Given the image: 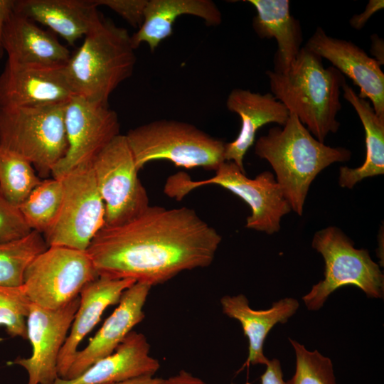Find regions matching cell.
<instances>
[{"label":"cell","instance_id":"1","mask_svg":"<svg viewBox=\"0 0 384 384\" xmlns=\"http://www.w3.org/2000/svg\"><path fill=\"white\" fill-rule=\"evenodd\" d=\"M221 240L191 208L149 206L124 223L104 226L86 251L98 276L152 287L209 266Z\"/></svg>","mask_w":384,"mask_h":384},{"label":"cell","instance_id":"2","mask_svg":"<svg viewBox=\"0 0 384 384\" xmlns=\"http://www.w3.org/2000/svg\"><path fill=\"white\" fill-rule=\"evenodd\" d=\"M272 95L281 102L319 142L335 133L340 122V94L346 83L333 66L324 68L322 58L302 47L287 69L267 70Z\"/></svg>","mask_w":384,"mask_h":384},{"label":"cell","instance_id":"3","mask_svg":"<svg viewBox=\"0 0 384 384\" xmlns=\"http://www.w3.org/2000/svg\"><path fill=\"white\" fill-rule=\"evenodd\" d=\"M255 152L270 164L292 210L299 215L315 177L331 164L348 161L351 156L347 149L318 141L292 112L283 128H271L256 141Z\"/></svg>","mask_w":384,"mask_h":384},{"label":"cell","instance_id":"4","mask_svg":"<svg viewBox=\"0 0 384 384\" xmlns=\"http://www.w3.org/2000/svg\"><path fill=\"white\" fill-rule=\"evenodd\" d=\"M134 50L128 31L102 16L63 66L73 96L107 105L112 92L132 75Z\"/></svg>","mask_w":384,"mask_h":384},{"label":"cell","instance_id":"5","mask_svg":"<svg viewBox=\"0 0 384 384\" xmlns=\"http://www.w3.org/2000/svg\"><path fill=\"white\" fill-rule=\"evenodd\" d=\"M124 135L138 171L160 159L188 169L202 167L210 171H215L225 161V143L188 122L156 120Z\"/></svg>","mask_w":384,"mask_h":384},{"label":"cell","instance_id":"6","mask_svg":"<svg viewBox=\"0 0 384 384\" xmlns=\"http://www.w3.org/2000/svg\"><path fill=\"white\" fill-rule=\"evenodd\" d=\"M66 103L0 109V144L28 161L38 176L51 174L67 151Z\"/></svg>","mask_w":384,"mask_h":384},{"label":"cell","instance_id":"7","mask_svg":"<svg viewBox=\"0 0 384 384\" xmlns=\"http://www.w3.org/2000/svg\"><path fill=\"white\" fill-rule=\"evenodd\" d=\"M215 171V176L201 181H193L184 172H178L167 179L164 193L180 201L197 188L218 185L249 205L251 215L247 218L246 228L270 235L279 230L282 217L292 208L272 173L264 171L255 178H249L234 162L229 161L223 162Z\"/></svg>","mask_w":384,"mask_h":384},{"label":"cell","instance_id":"8","mask_svg":"<svg viewBox=\"0 0 384 384\" xmlns=\"http://www.w3.org/2000/svg\"><path fill=\"white\" fill-rule=\"evenodd\" d=\"M312 247L324 260V277L302 297L309 310L321 309L329 296L338 288L353 285L368 297L383 298L384 276L367 250L356 249L338 228L329 226L317 231Z\"/></svg>","mask_w":384,"mask_h":384},{"label":"cell","instance_id":"9","mask_svg":"<svg viewBox=\"0 0 384 384\" xmlns=\"http://www.w3.org/2000/svg\"><path fill=\"white\" fill-rule=\"evenodd\" d=\"M98 277L87 251L50 246L28 265L22 286L32 304L57 309Z\"/></svg>","mask_w":384,"mask_h":384},{"label":"cell","instance_id":"10","mask_svg":"<svg viewBox=\"0 0 384 384\" xmlns=\"http://www.w3.org/2000/svg\"><path fill=\"white\" fill-rule=\"evenodd\" d=\"M92 168L105 205V226L124 223L149 206L124 134L117 136L100 151Z\"/></svg>","mask_w":384,"mask_h":384},{"label":"cell","instance_id":"11","mask_svg":"<svg viewBox=\"0 0 384 384\" xmlns=\"http://www.w3.org/2000/svg\"><path fill=\"white\" fill-rule=\"evenodd\" d=\"M63 199L52 227L43 235L50 246L86 251L105 226V209L92 164L75 168L61 178Z\"/></svg>","mask_w":384,"mask_h":384},{"label":"cell","instance_id":"12","mask_svg":"<svg viewBox=\"0 0 384 384\" xmlns=\"http://www.w3.org/2000/svg\"><path fill=\"white\" fill-rule=\"evenodd\" d=\"M68 149L53 168V178H61L77 167L92 164L100 151L119 133L117 112L107 105L73 96L65 107Z\"/></svg>","mask_w":384,"mask_h":384},{"label":"cell","instance_id":"13","mask_svg":"<svg viewBox=\"0 0 384 384\" xmlns=\"http://www.w3.org/2000/svg\"><path fill=\"white\" fill-rule=\"evenodd\" d=\"M80 303L79 295L57 309L31 304L27 317V336L32 346L28 358L11 363L28 373V384H53L58 376V360Z\"/></svg>","mask_w":384,"mask_h":384},{"label":"cell","instance_id":"14","mask_svg":"<svg viewBox=\"0 0 384 384\" xmlns=\"http://www.w3.org/2000/svg\"><path fill=\"white\" fill-rule=\"evenodd\" d=\"M63 66L6 60L0 74V109L68 102L73 95L65 78Z\"/></svg>","mask_w":384,"mask_h":384},{"label":"cell","instance_id":"15","mask_svg":"<svg viewBox=\"0 0 384 384\" xmlns=\"http://www.w3.org/2000/svg\"><path fill=\"white\" fill-rule=\"evenodd\" d=\"M305 47L352 80L358 95L368 98L378 117L384 119V73L380 65L351 41L329 36L318 27Z\"/></svg>","mask_w":384,"mask_h":384},{"label":"cell","instance_id":"16","mask_svg":"<svg viewBox=\"0 0 384 384\" xmlns=\"http://www.w3.org/2000/svg\"><path fill=\"white\" fill-rule=\"evenodd\" d=\"M151 286L135 282L124 290L117 306L88 344L78 351L64 379L80 375L97 361L112 354L133 328L144 318V306Z\"/></svg>","mask_w":384,"mask_h":384},{"label":"cell","instance_id":"17","mask_svg":"<svg viewBox=\"0 0 384 384\" xmlns=\"http://www.w3.org/2000/svg\"><path fill=\"white\" fill-rule=\"evenodd\" d=\"M135 282L132 279H112L99 276L82 288L79 293V306L70 331L58 356L59 378H65L78 351L79 344L99 322L104 311L111 305L117 304L123 292Z\"/></svg>","mask_w":384,"mask_h":384},{"label":"cell","instance_id":"18","mask_svg":"<svg viewBox=\"0 0 384 384\" xmlns=\"http://www.w3.org/2000/svg\"><path fill=\"white\" fill-rule=\"evenodd\" d=\"M226 107L240 116L241 129L234 141L225 144V161L234 162L245 173L244 157L253 145L257 130L272 122L284 126L289 112L272 93L260 94L241 88H235L230 92Z\"/></svg>","mask_w":384,"mask_h":384},{"label":"cell","instance_id":"19","mask_svg":"<svg viewBox=\"0 0 384 384\" xmlns=\"http://www.w3.org/2000/svg\"><path fill=\"white\" fill-rule=\"evenodd\" d=\"M146 336L132 331L115 351L97 361L77 378H58L53 384H110L154 375L159 370L158 360L149 354Z\"/></svg>","mask_w":384,"mask_h":384},{"label":"cell","instance_id":"20","mask_svg":"<svg viewBox=\"0 0 384 384\" xmlns=\"http://www.w3.org/2000/svg\"><path fill=\"white\" fill-rule=\"evenodd\" d=\"M93 0H15L14 11L48 26L73 46L102 18Z\"/></svg>","mask_w":384,"mask_h":384},{"label":"cell","instance_id":"21","mask_svg":"<svg viewBox=\"0 0 384 384\" xmlns=\"http://www.w3.org/2000/svg\"><path fill=\"white\" fill-rule=\"evenodd\" d=\"M3 48L8 61L20 64L63 66L71 55L53 33L14 11L4 28Z\"/></svg>","mask_w":384,"mask_h":384},{"label":"cell","instance_id":"22","mask_svg":"<svg viewBox=\"0 0 384 384\" xmlns=\"http://www.w3.org/2000/svg\"><path fill=\"white\" fill-rule=\"evenodd\" d=\"M223 312L238 320L248 338V356L241 370L250 365H267L269 359L264 355L263 346L270 331L278 323L284 324L299 308L293 298H284L274 302L265 310H254L244 294L225 295L220 299Z\"/></svg>","mask_w":384,"mask_h":384},{"label":"cell","instance_id":"23","mask_svg":"<svg viewBox=\"0 0 384 384\" xmlns=\"http://www.w3.org/2000/svg\"><path fill=\"white\" fill-rule=\"evenodd\" d=\"M183 15H191L203 19L208 26H219L222 14L210 0H148L144 21L138 31L131 36L133 48L141 43L148 44L153 52L160 43L173 33L176 19Z\"/></svg>","mask_w":384,"mask_h":384},{"label":"cell","instance_id":"24","mask_svg":"<svg viewBox=\"0 0 384 384\" xmlns=\"http://www.w3.org/2000/svg\"><path fill=\"white\" fill-rule=\"evenodd\" d=\"M257 11L252 26L261 38H275L277 51L274 71L288 68L301 50L302 31L299 21L290 13L288 0H248Z\"/></svg>","mask_w":384,"mask_h":384},{"label":"cell","instance_id":"25","mask_svg":"<svg viewBox=\"0 0 384 384\" xmlns=\"http://www.w3.org/2000/svg\"><path fill=\"white\" fill-rule=\"evenodd\" d=\"M343 97L355 109L365 130L366 156L363 164L355 169L341 166L339 169V185L352 188L363 178L384 174V119L378 117L372 105L346 83Z\"/></svg>","mask_w":384,"mask_h":384},{"label":"cell","instance_id":"26","mask_svg":"<svg viewBox=\"0 0 384 384\" xmlns=\"http://www.w3.org/2000/svg\"><path fill=\"white\" fill-rule=\"evenodd\" d=\"M63 199L62 178L41 180L18 206L28 226L45 234L54 224Z\"/></svg>","mask_w":384,"mask_h":384},{"label":"cell","instance_id":"27","mask_svg":"<svg viewBox=\"0 0 384 384\" xmlns=\"http://www.w3.org/2000/svg\"><path fill=\"white\" fill-rule=\"evenodd\" d=\"M41 180L32 164L0 144V196L19 206Z\"/></svg>","mask_w":384,"mask_h":384},{"label":"cell","instance_id":"28","mask_svg":"<svg viewBox=\"0 0 384 384\" xmlns=\"http://www.w3.org/2000/svg\"><path fill=\"white\" fill-rule=\"evenodd\" d=\"M48 247L43 235L33 230L22 239L0 244V285L21 286L28 265Z\"/></svg>","mask_w":384,"mask_h":384},{"label":"cell","instance_id":"29","mask_svg":"<svg viewBox=\"0 0 384 384\" xmlns=\"http://www.w3.org/2000/svg\"><path fill=\"white\" fill-rule=\"evenodd\" d=\"M296 356V368L285 384H337L331 359L318 351H310L289 338Z\"/></svg>","mask_w":384,"mask_h":384},{"label":"cell","instance_id":"30","mask_svg":"<svg viewBox=\"0 0 384 384\" xmlns=\"http://www.w3.org/2000/svg\"><path fill=\"white\" fill-rule=\"evenodd\" d=\"M31 304L22 285H0V326L11 337L28 339L26 322Z\"/></svg>","mask_w":384,"mask_h":384},{"label":"cell","instance_id":"31","mask_svg":"<svg viewBox=\"0 0 384 384\" xmlns=\"http://www.w3.org/2000/svg\"><path fill=\"white\" fill-rule=\"evenodd\" d=\"M31 232L18 207L0 196V244L22 239Z\"/></svg>","mask_w":384,"mask_h":384},{"label":"cell","instance_id":"32","mask_svg":"<svg viewBox=\"0 0 384 384\" xmlns=\"http://www.w3.org/2000/svg\"><path fill=\"white\" fill-rule=\"evenodd\" d=\"M148 0H93L97 6L110 8L131 26L139 28L143 21Z\"/></svg>","mask_w":384,"mask_h":384},{"label":"cell","instance_id":"33","mask_svg":"<svg viewBox=\"0 0 384 384\" xmlns=\"http://www.w3.org/2000/svg\"><path fill=\"white\" fill-rule=\"evenodd\" d=\"M383 0H370L363 12L353 16L350 19L351 26L355 29H361L373 14L383 9Z\"/></svg>","mask_w":384,"mask_h":384},{"label":"cell","instance_id":"34","mask_svg":"<svg viewBox=\"0 0 384 384\" xmlns=\"http://www.w3.org/2000/svg\"><path fill=\"white\" fill-rule=\"evenodd\" d=\"M266 367L265 373L261 375V384H285L279 360H269Z\"/></svg>","mask_w":384,"mask_h":384},{"label":"cell","instance_id":"35","mask_svg":"<svg viewBox=\"0 0 384 384\" xmlns=\"http://www.w3.org/2000/svg\"><path fill=\"white\" fill-rule=\"evenodd\" d=\"M15 0H0V59L4 54L3 34L5 26L14 13Z\"/></svg>","mask_w":384,"mask_h":384},{"label":"cell","instance_id":"36","mask_svg":"<svg viewBox=\"0 0 384 384\" xmlns=\"http://www.w3.org/2000/svg\"><path fill=\"white\" fill-rule=\"evenodd\" d=\"M161 384H208L186 370H181L176 374L162 379Z\"/></svg>","mask_w":384,"mask_h":384},{"label":"cell","instance_id":"37","mask_svg":"<svg viewBox=\"0 0 384 384\" xmlns=\"http://www.w3.org/2000/svg\"><path fill=\"white\" fill-rule=\"evenodd\" d=\"M371 53L375 57L374 59L381 65L384 64V43L383 40L378 35L371 36Z\"/></svg>","mask_w":384,"mask_h":384},{"label":"cell","instance_id":"38","mask_svg":"<svg viewBox=\"0 0 384 384\" xmlns=\"http://www.w3.org/2000/svg\"><path fill=\"white\" fill-rule=\"evenodd\" d=\"M161 378H154L151 375H144L110 384H161Z\"/></svg>","mask_w":384,"mask_h":384}]
</instances>
